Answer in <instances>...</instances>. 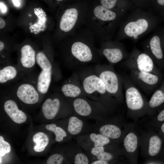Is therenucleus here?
<instances>
[{
    "label": "nucleus",
    "instance_id": "1",
    "mask_svg": "<svg viewBox=\"0 0 164 164\" xmlns=\"http://www.w3.org/2000/svg\"><path fill=\"white\" fill-rule=\"evenodd\" d=\"M126 13L108 9L99 4L87 9L84 25L95 38L102 41L111 40Z\"/></svg>",
    "mask_w": 164,
    "mask_h": 164
},
{
    "label": "nucleus",
    "instance_id": "2",
    "mask_svg": "<svg viewBox=\"0 0 164 164\" xmlns=\"http://www.w3.org/2000/svg\"><path fill=\"white\" fill-rule=\"evenodd\" d=\"M159 21L153 13L136 8L121 23L115 40L129 39L136 42L154 29Z\"/></svg>",
    "mask_w": 164,
    "mask_h": 164
},
{
    "label": "nucleus",
    "instance_id": "3",
    "mask_svg": "<svg viewBox=\"0 0 164 164\" xmlns=\"http://www.w3.org/2000/svg\"><path fill=\"white\" fill-rule=\"evenodd\" d=\"M72 38L70 50L74 60L81 63H89L96 58L97 54H100L98 50L94 47L95 37L86 26L78 29Z\"/></svg>",
    "mask_w": 164,
    "mask_h": 164
},
{
    "label": "nucleus",
    "instance_id": "4",
    "mask_svg": "<svg viewBox=\"0 0 164 164\" xmlns=\"http://www.w3.org/2000/svg\"><path fill=\"white\" fill-rule=\"evenodd\" d=\"M74 5L65 9L61 16L59 24L60 29L65 33L73 34L81 26L84 25L87 8Z\"/></svg>",
    "mask_w": 164,
    "mask_h": 164
},
{
    "label": "nucleus",
    "instance_id": "5",
    "mask_svg": "<svg viewBox=\"0 0 164 164\" xmlns=\"http://www.w3.org/2000/svg\"><path fill=\"white\" fill-rule=\"evenodd\" d=\"M96 74L103 80L107 92L111 95L120 97L122 95L123 78L111 65H103L97 67Z\"/></svg>",
    "mask_w": 164,
    "mask_h": 164
},
{
    "label": "nucleus",
    "instance_id": "6",
    "mask_svg": "<svg viewBox=\"0 0 164 164\" xmlns=\"http://www.w3.org/2000/svg\"><path fill=\"white\" fill-rule=\"evenodd\" d=\"M130 69L152 73L158 75L155 63L150 57L134 46L128 58L122 63Z\"/></svg>",
    "mask_w": 164,
    "mask_h": 164
},
{
    "label": "nucleus",
    "instance_id": "7",
    "mask_svg": "<svg viewBox=\"0 0 164 164\" xmlns=\"http://www.w3.org/2000/svg\"><path fill=\"white\" fill-rule=\"evenodd\" d=\"M98 50L100 55L112 64H115L125 60L129 54L123 44L116 40L102 41Z\"/></svg>",
    "mask_w": 164,
    "mask_h": 164
},
{
    "label": "nucleus",
    "instance_id": "8",
    "mask_svg": "<svg viewBox=\"0 0 164 164\" xmlns=\"http://www.w3.org/2000/svg\"><path fill=\"white\" fill-rule=\"evenodd\" d=\"M128 76L132 82L139 89L147 94L155 89L159 79L158 75L152 73L130 69Z\"/></svg>",
    "mask_w": 164,
    "mask_h": 164
},
{
    "label": "nucleus",
    "instance_id": "9",
    "mask_svg": "<svg viewBox=\"0 0 164 164\" xmlns=\"http://www.w3.org/2000/svg\"><path fill=\"white\" fill-rule=\"evenodd\" d=\"M122 76L128 108L134 111L142 109L144 107L145 101L140 89L132 82L128 75Z\"/></svg>",
    "mask_w": 164,
    "mask_h": 164
},
{
    "label": "nucleus",
    "instance_id": "10",
    "mask_svg": "<svg viewBox=\"0 0 164 164\" xmlns=\"http://www.w3.org/2000/svg\"><path fill=\"white\" fill-rule=\"evenodd\" d=\"M162 30H158L143 43L144 52L149 55L155 63L161 64L164 61V53L161 45Z\"/></svg>",
    "mask_w": 164,
    "mask_h": 164
},
{
    "label": "nucleus",
    "instance_id": "11",
    "mask_svg": "<svg viewBox=\"0 0 164 164\" xmlns=\"http://www.w3.org/2000/svg\"><path fill=\"white\" fill-rule=\"evenodd\" d=\"M82 87L84 92L88 94L97 93L102 95H110L107 92L103 81L97 74L86 76L83 80Z\"/></svg>",
    "mask_w": 164,
    "mask_h": 164
},
{
    "label": "nucleus",
    "instance_id": "12",
    "mask_svg": "<svg viewBox=\"0 0 164 164\" xmlns=\"http://www.w3.org/2000/svg\"><path fill=\"white\" fill-rule=\"evenodd\" d=\"M39 92L33 85L29 83H23L16 89L18 97L23 103L29 104L37 103L39 100Z\"/></svg>",
    "mask_w": 164,
    "mask_h": 164
},
{
    "label": "nucleus",
    "instance_id": "13",
    "mask_svg": "<svg viewBox=\"0 0 164 164\" xmlns=\"http://www.w3.org/2000/svg\"><path fill=\"white\" fill-rule=\"evenodd\" d=\"M100 3L108 9L126 13L137 8L130 0H100Z\"/></svg>",
    "mask_w": 164,
    "mask_h": 164
},
{
    "label": "nucleus",
    "instance_id": "14",
    "mask_svg": "<svg viewBox=\"0 0 164 164\" xmlns=\"http://www.w3.org/2000/svg\"><path fill=\"white\" fill-rule=\"evenodd\" d=\"M5 111L11 119L18 124L25 122L27 116L25 113L19 109L17 104L11 100L6 101L4 105Z\"/></svg>",
    "mask_w": 164,
    "mask_h": 164
},
{
    "label": "nucleus",
    "instance_id": "15",
    "mask_svg": "<svg viewBox=\"0 0 164 164\" xmlns=\"http://www.w3.org/2000/svg\"><path fill=\"white\" fill-rule=\"evenodd\" d=\"M73 106L75 112L81 117H89L94 112L93 105L90 101L81 97L74 98Z\"/></svg>",
    "mask_w": 164,
    "mask_h": 164
},
{
    "label": "nucleus",
    "instance_id": "16",
    "mask_svg": "<svg viewBox=\"0 0 164 164\" xmlns=\"http://www.w3.org/2000/svg\"><path fill=\"white\" fill-rule=\"evenodd\" d=\"M35 52L29 45L24 46L21 50L20 61L21 65L24 68L29 69L33 67L36 61Z\"/></svg>",
    "mask_w": 164,
    "mask_h": 164
},
{
    "label": "nucleus",
    "instance_id": "17",
    "mask_svg": "<svg viewBox=\"0 0 164 164\" xmlns=\"http://www.w3.org/2000/svg\"><path fill=\"white\" fill-rule=\"evenodd\" d=\"M60 105V100L58 98L46 99L42 106V112L45 118L48 119L53 118L57 114Z\"/></svg>",
    "mask_w": 164,
    "mask_h": 164
},
{
    "label": "nucleus",
    "instance_id": "18",
    "mask_svg": "<svg viewBox=\"0 0 164 164\" xmlns=\"http://www.w3.org/2000/svg\"><path fill=\"white\" fill-rule=\"evenodd\" d=\"M52 70L46 71L42 70L37 78L36 88L38 92L43 94L46 93L49 88L52 79Z\"/></svg>",
    "mask_w": 164,
    "mask_h": 164
},
{
    "label": "nucleus",
    "instance_id": "19",
    "mask_svg": "<svg viewBox=\"0 0 164 164\" xmlns=\"http://www.w3.org/2000/svg\"><path fill=\"white\" fill-rule=\"evenodd\" d=\"M61 91L66 97L74 98L80 97L84 92L83 87L74 83L63 84L61 87Z\"/></svg>",
    "mask_w": 164,
    "mask_h": 164
},
{
    "label": "nucleus",
    "instance_id": "20",
    "mask_svg": "<svg viewBox=\"0 0 164 164\" xmlns=\"http://www.w3.org/2000/svg\"><path fill=\"white\" fill-rule=\"evenodd\" d=\"M18 72L16 68L12 65H6L0 70V83L4 84L16 78Z\"/></svg>",
    "mask_w": 164,
    "mask_h": 164
},
{
    "label": "nucleus",
    "instance_id": "21",
    "mask_svg": "<svg viewBox=\"0 0 164 164\" xmlns=\"http://www.w3.org/2000/svg\"><path fill=\"white\" fill-rule=\"evenodd\" d=\"M99 132L100 133L112 139L118 138L121 134L120 128L112 124H107L101 126L99 128Z\"/></svg>",
    "mask_w": 164,
    "mask_h": 164
},
{
    "label": "nucleus",
    "instance_id": "22",
    "mask_svg": "<svg viewBox=\"0 0 164 164\" xmlns=\"http://www.w3.org/2000/svg\"><path fill=\"white\" fill-rule=\"evenodd\" d=\"M33 140L36 144L34 147V150L36 152L43 151L47 146L49 142L48 136L42 132H38L33 137Z\"/></svg>",
    "mask_w": 164,
    "mask_h": 164
},
{
    "label": "nucleus",
    "instance_id": "23",
    "mask_svg": "<svg viewBox=\"0 0 164 164\" xmlns=\"http://www.w3.org/2000/svg\"><path fill=\"white\" fill-rule=\"evenodd\" d=\"M83 121L75 116L70 117L68 121L67 131L72 135H76L82 132L84 127Z\"/></svg>",
    "mask_w": 164,
    "mask_h": 164
},
{
    "label": "nucleus",
    "instance_id": "24",
    "mask_svg": "<svg viewBox=\"0 0 164 164\" xmlns=\"http://www.w3.org/2000/svg\"><path fill=\"white\" fill-rule=\"evenodd\" d=\"M124 145L128 152H134L137 147L138 138L137 136L133 133H128L124 139Z\"/></svg>",
    "mask_w": 164,
    "mask_h": 164
},
{
    "label": "nucleus",
    "instance_id": "25",
    "mask_svg": "<svg viewBox=\"0 0 164 164\" xmlns=\"http://www.w3.org/2000/svg\"><path fill=\"white\" fill-rule=\"evenodd\" d=\"M162 141L159 137L154 135L150 139L149 147V153L151 156L157 155L159 152L161 146Z\"/></svg>",
    "mask_w": 164,
    "mask_h": 164
},
{
    "label": "nucleus",
    "instance_id": "26",
    "mask_svg": "<svg viewBox=\"0 0 164 164\" xmlns=\"http://www.w3.org/2000/svg\"><path fill=\"white\" fill-rule=\"evenodd\" d=\"M36 61L42 70L47 72L52 70V65L43 53L40 52L37 54Z\"/></svg>",
    "mask_w": 164,
    "mask_h": 164
},
{
    "label": "nucleus",
    "instance_id": "27",
    "mask_svg": "<svg viewBox=\"0 0 164 164\" xmlns=\"http://www.w3.org/2000/svg\"><path fill=\"white\" fill-rule=\"evenodd\" d=\"M164 102V92L161 90L155 91L152 95L148 105L150 108H155Z\"/></svg>",
    "mask_w": 164,
    "mask_h": 164
},
{
    "label": "nucleus",
    "instance_id": "28",
    "mask_svg": "<svg viewBox=\"0 0 164 164\" xmlns=\"http://www.w3.org/2000/svg\"><path fill=\"white\" fill-rule=\"evenodd\" d=\"M45 127L47 130L54 133L55 136V140L57 142L62 141L64 138L67 136L65 131L61 127L56 126L55 124H48Z\"/></svg>",
    "mask_w": 164,
    "mask_h": 164
},
{
    "label": "nucleus",
    "instance_id": "29",
    "mask_svg": "<svg viewBox=\"0 0 164 164\" xmlns=\"http://www.w3.org/2000/svg\"><path fill=\"white\" fill-rule=\"evenodd\" d=\"M90 138L93 143V146H104L108 144L110 140L109 138L100 133L96 134L92 133L90 135Z\"/></svg>",
    "mask_w": 164,
    "mask_h": 164
},
{
    "label": "nucleus",
    "instance_id": "30",
    "mask_svg": "<svg viewBox=\"0 0 164 164\" xmlns=\"http://www.w3.org/2000/svg\"><path fill=\"white\" fill-rule=\"evenodd\" d=\"M11 147L9 144L5 141L3 137L0 136V156L2 157L10 152Z\"/></svg>",
    "mask_w": 164,
    "mask_h": 164
},
{
    "label": "nucleus",
    "instance_id": "31",
    "mask_svg": "<svg viewBox=\"0 0 164 164\" xmlns=\"http://www.w3.org/2000/svg\"><path fill=\"white\" fill-rule=\"evenodd\" d=\"M89 160L88 157L83 153L79 152L77 154L74 158L75 164H88Z\"/></svg>",
    "mask_w": 164,
    "mask_h": 164
},
{
    "label": "nucleus",
    "instance_id": "32",
    "mask_svg": "<svg viewBox=\"0 0 164 164\" xmlns=\"http://www.w3.org/2000/svg\"><path fill=\"white\" fill-rule=\"evenodd\" d=\"M63 160V156L59 154H55L51 155L48 159L47 164H61Z\"/></svg>",
    "mask_w": 164,
    "mask_h": 164
},
{
    "label": "nucleus",
    "instance_id": "33",
    "mask_svg": "<svg viewBox=\"0 0 164 164\" xmlns=\"http://www.w3.org/2000/svg\"><path fill=\"white\" fill-rule=\"evenodd\" d=\"M137 8L145 10L148 9L149 0H130Z\"/></svg>",
    "mask_w": 164,
    "mask_h": 164
},
{
    "label": "nucleus",
    "instance_id": "34",
    "mask_svg": "<svg viewBox=\"0 0 164 164\" xmlns=\"http://www.w3.org/2000/svg\"><path fill=\"white\" fill-rule=\"evenodd\" d=\"M96 157L98 160H103L106 161L111 160L113 157L112 155L111 154L105 152L104 150L102 152Z\"/></svg>",
    "mask_w": 164,
    "mask_h": 164
},
{
    "label": "nucleus",
    "instance_id": "35",
    "mask_svg": "<svg viewBox=\"0 0 164 164\" xmlns=\"http://www.w3.org/2000/svg\"><path fill=\"white\" fill-rule=\"evenodd\" d=\"M104 150V146H94L91 148V152L93 155L96 157Z\"/></svg>",
    "mask_w": 164,
    "mask_h": 164
},
{
    "label": "nucleus",
    "instance_id": "36",
    "mask_svg": "<svg viewBox=\"0 0 164 164\" xmlns=\"http://www.w3.org/2000/svg\"><path fill=\"white\" fill-rule=\"evenodd\" d=\"M157 119L159 121H164V109L159 113L158 115Z\"/></svg>",
    "mask_w": 164,
    "mask_h": 164
},
{
    "label": "nucleus",
    "instance_id": "37",
    "mask_svg": "<svg viewBox=\"0 0 164 164\" xmlns=\"http://www.w3.org/2000/svg\"><path fill=\"white\" fill-rule=\"evenodd\" d=\"M161 45L163 49V52H164V29L162 30L161 37Z\"/></svg>",
    "mask_w": 164,
    "mask_h": 164
},
{
    "label": "nucleus",
    "instance_id": "38",
    "mask_svg": "<svg viewBox=\"0 0 164 164\" xmlns=\"http://www.w3.org/2000/svg\"><path fill=\"white\" fill-rule=\"evenodd\" d=\"M91 164H108V162L107 161L101 160H97L95 161H94L92 162Z\"/></svg>",
    "mask_w": 164,
    "mask_h": 164
},
{
    "label": "nucleus",
    "instance_id": "39",
    "mask_svg": "<svg viewBox=\"0 0 164 164\" xmlns=\"http://www.w3.org/2000/svg\"><path fill=\"white\" fill-rule=\"evenodd\" d=\"M0 10L2 12L5 13L7 10V8L6 5L3 3L0 2Z\"/></svg>",
    "mask_w": 164,
    "mask_h": 164
},
{
    "label": "nucleus",
    "instance_id": "40",
    "mask_svg": "<svg viewBox=\"0 0 164 164\" xmlns=\"http://www.w3.org/2000/svg\"><path fill=\"white\" fill-rule=\"evenodd\" d=\"M5 23L4 20L1 17L0 18V28L2 29L4 27Z\"/></svg>",
    "mask_w": 164,
    "mask_h": 164
},
{
    "label": "nucleus",
    "instance_id": "41",
    "mask_svg": "<svg viewBox=\"0 0 164 164\" xmlns=\"http://www.w3.org/2000/svg\"><path fill=\"white\" fill-rule=\"evenodd\" d=\"M14 5L16 7H19L20 5L19 0H12Z\"/></svg>",
    "mask_w": 164,
    "mask_h": 164
},
{
    "label": "nucleus",
    "instance_id": "42",
    "mask_svg": "<svg viewBox=\"0 0 164 164\" xmlns=\"http://www.w3.org/2000/svg\"><path fill=\"white\" fill-rule=\"evenodd\" d=\"M4 43L1 41H0V51L1 52L4 49Z\"/></svg>",
    "mask_w": 164,
    "mask_h": 164
},
{
    "label": "nucleus",
    "instance_id": "43",
    "mask_svg": "<svg viewBox=\"0 0 164 164\" xmlns=\"http://www.w3.org/2000/svg\"><path fill=\"white\" fill-rule=\"evenodd\" d=\"M159 14L162 18L164 20V9L160 12Z\"/></svg>",
    "mask_w": 164,
    "mask_h": 164
},
{
    "label": "nucleus",
    "instance_id": "44",
    "mask_svg": "<svg viewBox=\"0 0 164 164\" xmlns=\"http://www.w3.org/2000/svg\"><path fill=\"white\" fill-rule=\"evenodd\" d=\"M161 129L162 132L164 133V123L162 124L161 126Z\"/></svg>",
    "mask_w": 164,
    "mask_h": 164
},
{
    "label": "nucleus",
    "instance_id": "45",
    "mask_svg": "<svg viewBox=\"0 0 164 164\" xmlns=\"http://www.w3.org/2000/svg\"><path fill=\"white\" fill-rule=\"evenodd\" d=\"M56 0L58 2H61V1H63L64 0Z\"/></svg>",
    "mask_w": 164,
    "mask_h": 164
}]
</instances>
